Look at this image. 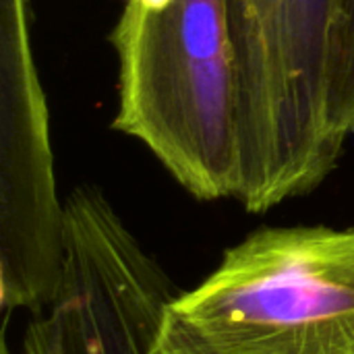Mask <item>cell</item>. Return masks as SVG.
<instances>
[{
    "label": "cell",
    "instance_id": "cell-1",
    "mask_svg": "<svg viewBox=\"0 0 354 354\" xmlns=\"http://www.w3.org/2000/svg\"><path fill=\"white\" fill-rule=\"evenodd\" d=\"M110 44L118 56L112 129L141 141L195 199H236L239 73L226 0L127 2Z\"/></svg>",
    "mask_w": 354,
    "mask_h": 354
},
{
    "label": "cell",
    "instance_id": "cell-2",
    "mask_svg": "<svg viewBox=\"0 0 354 354\" xmlns=\"http://www.w3.org/2000/svg\"><path fill=\"white\" fill-rule=\"evenodd\" d=\"M158 354H354V228H261L162 313Z\"/></svg>",
    "mask_w": 354,
    "mask_h": 354
},
{
    "label": "cell",
    "instance_id": "cell-3",
    "mask_svg": "<svg viewBox=\"0 0 354 354\" xmlns=\"http://www.w3.org/2000/svg\"><path fill=\"white\" fill-rule=\"evenodd\" d=\"M239 73L241 187L261 214L317 189L344 145L332 124L340 0H226Z\"/></svg>",
    "mask_w": 354,
    "mask_h": 354
},
{
    "label": "cell",
    "instance_id": "cell-4",
    "mask_svg": "<svg viewBox=\"0 0 354 354\" xmlns=\"http://www.w3.org/2000/svg\"><path fill=\"white\" fill-rule=\"evenodd\" d=\"M31 0H0V278L2 309L48 305L62 278L58 201L46 95L31 46Z\"/></svg>",
    "mask_w": 354,
    "mask_h": 354
},
{
    "label": "cell",
    "instance_id": "cell-5",
    "mask_svg": "<svg viewBox=\"0 0 354 354\" xmlns=\"http://www.w3.org/2000/svg\"><path fill=\"white\" fill-rule=\"evenodd\" d=\"M332 124L338 141L346 147L354 135V0H340L332 64Z\"/></svg>",
    "mask_w": 354,
    "mask_h": 354
},
{
    "label": "cell",
    "instance_id": "cell-6",
    "mask_svg": "<svg viewBox=\"0 0 354 354\" xmlns=\"http://www.w3.org/2000/svg\"><path fill=\"white\" fill-rule=\"evenodd\" d=\"M127 2H137V4H141V6H145V8H151V10H162V8H166L172 0H127Z\"/></svg>",
    "mask_w": 354,
    "mask_h": 354
}]
</instances>
